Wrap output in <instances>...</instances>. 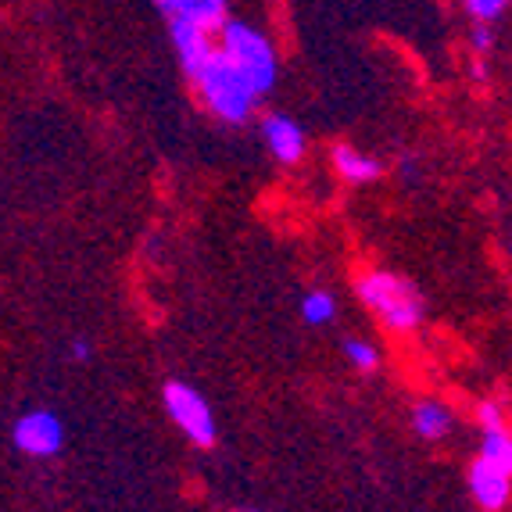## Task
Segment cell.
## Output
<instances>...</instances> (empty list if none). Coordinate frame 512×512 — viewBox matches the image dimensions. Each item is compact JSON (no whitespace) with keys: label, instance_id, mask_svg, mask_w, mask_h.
Returning <instances> with one entry per match:
<instances>
[{"label":"cell","instance_id":"9c48e42d","mask_svg":"<svg viewBox=\"0 0 512 512\" xmlns=\"http://www.w3.org/2000/svg\"><path fill=\"white\" fill-rule=\"evenodd\" d=\"M333 165H337V172H341L348 183H373V180H380V172H384V165L376 162V158H369V154L355 151V147H348V144L333 147Z\"/></svg>","mask_w":512,"mask_h":512},{"label":"cell","instance_id":"8fae6325","mask_svg":"<svg viewBox=\"0 0 512 512\" xmlns=\"http://www.w3.org/2000/svg\"><path fill=\"white\" fill-rule=\"evenodd\" d=\"M169 18H190L197 26H205L208 33H219V26L226 22V0H183L180 11Z\"/></svg>","mask_w":512,"mask_h":512},{"label":"cell","instance_id":"5b68a950","mask_svg":"<svg viewBox=\"0 0 512 512\" xmlns=\"http://www.w3.org/2000/svg\"><path fill=\"white\" fill-rule=\"evenodd\" d=\"M11 441L29 459H54L61 452V444H65V423L58 419V412L33 409L15 423Z\"/></svg>","mask_w":512,"mask_h":512},{"label":"cell","instance_id":"9a60e30c","mask_svg":"<svg viewBox=\"0 0 512 512\" xmlns=\"http://www.w3.org/2000/svg\"><path fill=\"white\" fill-rule=\"evenodd\" d=\"M505 8H509V0H466V11H470L473 22H487V26H491Z\"/></svg>","mask_w":512,"mask_h":512},{"label":"cell","instance_id":"7c38bea8","mask_svg":"<svg viewBox=\"0 0 512 512\" xmlns=\"http://www.w3.org/2000/svg\"><path fill=\"white\" fill-rule=\"evenodd\" d=\"M480 455H484L487 462H495V466H502V470L512 473V441H509V430H505V423H502V427H487L484 430Z\"/></svg>","mask_w":512,"mask_h":512},{"label":"cell","instance_id":"30bf717a","mask_svg":"<svg viewBox=\"0 0 512 512\" xmlns=\"http://www.w3.org/2000/svg\"><path fill=\"white\" fill-rule=\"evenodd\" d=\"M412 430H416L423 441H441L448 430H452V412L437 402H423L412 412Z\"/></svg>","mask_w":512,"mask_h":512},{"label":"cell","instance_id":"8992f818","mask_svg":"<svg viewBox=\"0 0 512 512\" xmlns=\"http://www.w3.org/2000/svg\"><path fill=\"white\" fill-rule=\"evenodd\" d=\"M509 491H512V473L495 466V462H487L480 455L477 462L470 466V495L480 509H505L509 505Z\"/></svg>","mask_w":512,"mask_h":512},{"label":"cell","instance_id":"ba28073f","mask_svg":"<svg viewBox=\"0 0 512 512\" xmlns=\"http://www.w3.org/2000/svg\"><path fill=\"white\" fill-rule=\"evenodd\" d=\"M262 137H265V144H269V151H273L276 162H283V165L301 162V154H305V133H301V126L294 119H287V115H265Z\"/></svg>","mask_w":512,"mask_h":512},{"label":"cell","instance_id":"ac0fdd59","mask_svg":"<svg viewBox=\"0 0 512 512\" xmlns=\"http://www.w3.org/2000/svg\"><path fill=\"white\" fill-rule=\"evenodd\" d=\"M90 355H94V351H90V341H86V337H76V341H72V362H90Z\"/></svg>","mask_w":512,"mask_h":512},{"label":"cell","instance_id":"52a82bcc","mask_svg":"<svg viewBox=\"0 0 512 512\" xmlns=\"http://www.w3.org/2000/svg\"><path fill=\"white\" fill-rule=\"evenodd\" d=\"M169 33H172V47H176V54H180V65L187 76H194L197 65L208 58V51H212L215 43L205 26H197V22H190V18H169Z\"/></svg>","mask_w":512,"mask_h":512},{"label":"cell","instance_id":"4fadbf2b","mask_svg":"<svg viewBox=\"0 0 512 512\" xmlns=\"http://www.w3.org/2000/svg\"><path fill=\"white\" fill-rule=\"evenodd\" d=\"M337 316V301H333L330 291H312L301 298V319L308 326H323V323H333Z\"/></svg>","mask_w":512,"mask_h":512},{"label":"cell","instance_id":"2e32d148","mask_svg":"<svg viewBox=\"0 0 512 512\" xmlns=\"http://www.w3.org/2000/svg\"><path fill=\"white\" fill-rule=\"evenodd\" d=\"M470 43H473V51H477L480 58H484V54L491 51V47H495V36H491V29H487V22H477V26H473Z\"/></svg>","mask_w":512,"mask_h":512},{"label":"cell","instance_id":"7a4b0ae2","mask_svg":"<svg viewBox=\"0 0 512 512\" xmlns=\"http://www.w3.org/2000/svg\"><path fill=\"white\" fill-rule=\"evenodd\" d=\"M359 298L362 305L373 312L387 330L394 333H409L423 323V294L416 291V283L402 280L394 273H366L359 280Z\"/></svg>","mask_w":512,"mask_h":512},{"label":"cell","instance_id":"6da1fadb","mask_svg":"<svg viewBox=\"0 0 512 512\" xmlns=\"http://www.w3.org/2000/svg\"><path fill=\"white\" fill-rule=\"evenodd\" d=\"M190 79H194L197 94H201V101L208 104V111H215L222 122L240 126V122H248L251 115H255L258 90L248 83V76H244L219 47L208 51V58L197 65V72Z\"/></svg>","mask_w":512,"mask_h":512},{"label":"cell","instance_id":"e0dca14e","mask_svg":"<svg viewBox=\"0 0 512 512\" xmlns=\"http://www.w3.org/2000/svg\"><path fill=\"white\" fill-rule=\"evenodd\" d=\"M477 416H480V427H502V409H498V405L495 402H484V405H480V412H477Z\"/></svg>","mask_w":512,"mask_h":512},{"label":"cell","instance_id":"3957f363","mask_svg":"<svg viewBox=\"0 0 512 512\" xmlns=\"http://www.w3.org/2000/svg\"><path fill=\"white\" fill-rule=\"evenodd\" d=\"M215 36H219L215 47L248 76V83L258 90V97L269 94L276 86V72H280L273 43L265 40L255 26H248V22H222Z\"/></svg>","mask_w":512,"mask_h":512},{"label":"cell","instance_id":"277c9868","mask_svg":"<svg viewBox=\"0 0 512 512\" xmlns=\"http://www.w3.org/2000/svg\"><path fill=\"white\" fill-rule=\"evenodd\" d=\"M165 409H169L172 423L197 444V448H212L215 444V416L208 409V402L201 398V391H194L183 380H169L162 391Z\"/></svg>","mask_w":512,"mask_h":512},{"label":"cell","instance_id":"ffe728a7","mask_svg":"<svg viewBox=\"0 0 512 512\" xmlns=\"http://www.w3.org/2000/svg\"><path fill=\"white\" fill-rule=\"evenodd\" d=\"M473 79H477V83H484V79H487V65H484V61H473Z\"/></svg>","mask_w":512,"mask_h":512},{"label":"cell","instance_id":"d6986e66","mask_svg":"<svg viewBox=\"0 0 512 512\" xmlns=\"http://www.w3.org/2000/svg\"><path fill=\"white\" fill-rule=\"evenodd\" d=\"M154 4L162 8V15H165V18H169V15H176V11H180L183 0H154Z\"/></svg>","mask_w":512,"mask_h":512},{"label":"cell","instance_id":"5bb4252c","mask_svg":"<svg viewBox=\"0 0 512 512\" xmlns=\"http://www.w3.org/2000/svg\"><path fill=\"white\" fill-rule=\"evenodd\" d=\"M344 355H348L351 366L362 369V373H373V369L380 366V351L366 341H344Z\"/></svg>","mask_w":512,"mask_h":512}]
</instances>
